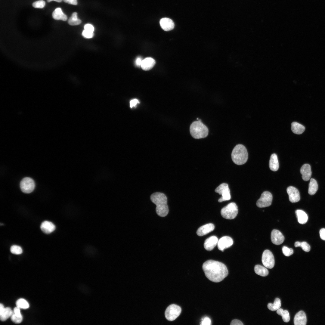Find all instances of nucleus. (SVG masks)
<instances>
[{"instance_id":"1","label":"nucleus","mask_w":325,"mask_h":325,"mask_svg":"<svg viewBox=\"0 0 325 325\" xmlns=\"http://www.w3.org/2000/svg\"><path fill=\"white\" fill-rule=\"evenodd\" d=\"M202 268L206 277L210 280L218 283L222 281L228 275L226 266L222 262L212 260L204 262Z\"/></svg>"},{"instance_id":"2","label":"nucleus","mask_w":325,"mask_h":325,"mask_svg":"<svg viewBox=\"0 0 325 325\" xmlns=\"http://www.w3.org/2000/svg\"><path fill=\"white\" fill-rule=\"evenodd\" d=\"M150 199L156 205V211L157 214L160 217L166 216L169 211L166 195L162 193L155 192L151 195Z\"/></svg>"},{"instance_id":"3","label":"nucleus","mask_w":325,"mask_h":325,"mask_svg":"<svg viewBox=\"0 0 325 325\" xmlns=\"http://www.w3.org/2000/svg\"><path fill=\"white\" fill-rule=\"evenodd\" d=\"M231 158L233 162L237 165L245 163L248 158V153L245 147L241 144L236 145L232 151Z\"/></svg>"},{"instance_id":"4","label":"nucleus","mask_w":325,"mask_h":325,"mask_svg":"<svg viewBox=\"0 0 325 325\" xmlns=\"http://www.w3.org/2000/svg\"><path fill=\"white\" fill-rule=\"evenodd\" d=\"M190 131L192 136L197 139L206 137L209 133L208 128L201 122V120L193 122L190 125Z\"/></svg>"},{"instance_id":"5","label":"nucleus","mask_w":325,"mask_h":325,"mask_svg":"<svg viewBox=\"0 0 325 325\" xmlns=\"http://www.w3.org/2000/svg\"><path fill=\"white\" fill-rule=\"evenodd\" d=\"M238 212L237 206L234 202L231 203L222 209L221 211V216L224 218L229 219L234 218Z\"/></svg>"},{"instance_id":"6","label":"nucleus","mask_w":325,"mask_h":325,"mask_svg":"<svg viewBox=\"0 0 325 325\" xmlns=\"http://www.w3.org/2000/svg\"><path fill=\"white\" fill-rule=\"evenodd\" d=\"M181 311V308L179 306L174 304L171 305L165 311L166 318L169 321H173L179 316Z\"/></svg>"},{"instance_id":"7","label":"nucleus","mask_w":325,"mask_h":325,"mask_svg":"<svg viewBox=\"0 0 325 325\" xmlns=\"http://www.w3.org/2000/svg\"><path fill=\"white\" fill-rule=\"evenodd\" d=\"M215 192L222 196L218 200L219 202L228 200L231 199L230 190L228 184L226 183H223L220 184L215 189Z\"/></svg>"},{"instance_id":"8","label":"nucleus","mask_w":325,"mask_h":325,"mask_svg":"<svg viewBox=\"0 0 325 325\" xmlns=\"http://www.w3.org/2000/svg\"><path fill=\"white\" fill-rule=\"evenodd\" d=\"M272 195L268 191L264 192L261 194L260 198L257 201L256 204L259 208H264L271 205L272 201Z\"/></svg>"},{"instance_id":"9","label":"nucleus","mask_w":325,"mask_h":325,"mask_svg":"<svg viewBox=\"0 0 325 325\" xmlns=\"http://www.w3.org/2000/svg\"><path fill=\"white\" fill-rule=\"evenodd\" d=\"M20 187L23 192L26 193H30L35 188V182L32 178L26 177L20 181Z\"/></svg>"},{"instance_id":"10","label":"nucleus","mask_w":325,"mask_h":325,"mask_svg":"<svg viewBox=\"0 0 325 325\" xmlns=\"http://www.w3.org/2000/svg\"><path fill=\"white\" fill-rule=\"evenodd\" d=\"M262 260L263 265L266 268L271 269L274 265V256L272 253L268 250H265L263 252Z\"/></svg>"},{"instance_id":"11","label":"nucleus","mask_w":325,"mask_h":325,"mask_svg":"<svg viewBox=\"0 0 325 325\" xmlns=\"http://www.w3.org/2000/svg\"><path fill=\"white\" fill-rule=\"evenodd\" d=\"M233 239L230 237L224 236L221 238L218 241L217 246L218 249L224 251V249L231 246L233 244Z\"/></svg>"},{"instance_id":"12","label":"nucleus","mask_w":325,"mask_h":325,"mask_svg":"<svg viewBox=\"0 0 325 325\" xmlns=\"http://www.w3.org/2000/svg\"><path fill=\"white\" fill-rule=\"evenodd\" d=\"M289 196V200L292 203L298 202L300 200V196L298 190L293 186H289L286 189Z\"/></svg>"},{"instance_id":"13","label":"nucleus","mask_w":325,"mask_h":325,"mask_svg":"<svg viewBox=\"0 0 325 325\" xmlns=\"http://www.w3.org/2000/svg\"><path fill=\"white\" fill-rule=\"evenodd\" d=\"M271 240L272 243L276 245L281 244L284 240V237L279 231L274 229L271 233Z\"/></svg>"},{"instance_id":"14","label":"nucleus","mask_w":325,"mask_h":325,"mask_svg":"<svg viewBox=\"0 0 325 325\" xmlns=\"http://www.w3.org/2000/svg\"><path fill=\"white\" fill-rule=\"evenodd\" d=\"M159 23L161 28L166 31L172 30L175 26L172 20L168 18H162L160 20Z\"/></svg>"},{"instance_id":"15","label":"nucleus","mask_w":325,"mask_h":325,"mask_svg":"<svg viewBox=\"0 0 325 325\" xmlns=\"http://www.w3.org/2000/svg\"><path fill=\"white\" fill-rule=\"evenodd\" d=\"M295 325H305L307 323V318L305 312L302 311L298 312L295 315L294 319Z\"/></svg>"},{"instance_id":"16","label":"nucleus","mask_w":325,"mask_h":325,"mask_svg":"<svg viewBox=\"0 0 325 325\" xmlns=\"http://www.w3.org/2000/svg\"><path fill=\"white\" fill-rule=\"evenodd\" d=\"M13 311L10 307L4 308L2 303L0 305V317L2 321H4L11 317Z\"/></svg>"},{"instance_id":"17","label":"nucleus","mask_w":325,"mask_h":325,"mask_svg":"<svg viewBox=\"0 0 325 325\" xmlns=\"http://www.w3.org/2000/svg\"><path fill=\"white\" fill-rule=\"evenodd\" d=\"M218 239L215 236H212L207 239L204 243V247L208 251L212 250L217 245Z\"/></svg>"},{"instance_id":"18","label":"nucleus","mask_w":325,"mask_h":325,"mask_svg":"<svg viewBox=\"0 0 325 325\" xmlns=\"http://www.w3.org/2000/svg\"><path fill=\"white\" fill-rule=\"evenodd\" d=\"M300 172L302 175V178L304 181L309 180L311 175V171L310 165L308 164L303 165L300 169Z\"/></svg>"},{"instance_id":"19","label":"nucleus","mask_w":325,"mask_h":325,"mask_svg":"<svg viewBox=\"0 0 325 325\" xmlns=\"http://www.w3.org/2000/svg\"><path fill=\"white\" fill-rule=\"evenodd\" d=\"M215 226L212 223H209L200 227L197 231V234L200 236H203L212 231Z\"/></svg>"},{"instance_id":"20","label":"nucleus","mask_w":325,"mask_h":325,"mask_svg":"<svg viewBox=\"0 0 325 325\" xmlns=\"http://www.w3.org/2000/svg\"><path fill=\"white\" fill-rule=\"evenodd\" d=\"M155 63L156 61L154 59L147 57L143 60L141 67L143 70L148 71L152 68Z\"/></svg>"},{"instance_id":"21","label":"nucleus","mask_w":325,"mask_h":325,"mask_svg":"<svg viewBox=\"0 0 325 325\" xmlns=\"http://www.w3.org/2000/svg\"><path fill=\"white\" fill-rule=\"evenodd\" d=\"M40 228L44 233L49 234L55 230L56 227L52 222L48 221H45L41 224Z\"/></svg>"},{"instance_id":"22","label":"nucleus","mask_w":325,"mask_h":325,"mask_svg":"<svg viewBox=\"0 0 325 325\" xmlns=\"http://www.w3.org/2000/svg\"><path fill=\"white\" fill-rule=\"evenodd\" d=\"M269 167L270 169L273 171H277L279 167L277 157L275 153L271 155L269 162Z\"/></svg>"},{"instance_id":"23","label":"nucleus","mask_w":325,"mask_h":325,"mask_svg":"<svg viewBox=\"0 0 325 325\" xmlns=\"http://www.w3.org/2000/svg\"><path fill=\"white\" fill-rule=\"evenodd\" d=\"M52 17L53 19L57 20L65 21L67 19V15L63 13L60 8H57L55 9L52 13Z\"/></svg>"},{"instance_id":"24","label":"nucleus","mask_w":325,"mask_h":325,"mask_svg":"<svg viewBox=\"0 0 325 325\" xmlns=\"http://www.w3.org/2000/svg\"><path fill=\"white\" fill-rule=\"evenodd\" d=\"M296 213L298 222L301 224H305L308 220V216L303 211L298 209L296 211Z\"/></svg>"},{"instance_id":"25","label":"nucleus","mask_w":325,"mask_h":325,"mask_svg":"<svg viewBox=\"0 0 325 325\" xmlns=\"http://www.w3.org/2000/svg\"><path fill=\"white\" fill-rule=\"evenodd\" d=\"M291 129L293 133L299 135L303 132L305 130V128L298 122H293L291 123Z\"/></svg>"},{"instance_id":"26","label":"nucleus","mask_w":325,"mask_h":325,"mask_svg":"<svg viewBox=\"0 0 325 325\" xmlns=\"http://www.w3.org/2000/svg\"><path fill=\"white\" fill-rule=\"evenodd\" d=\"M318 189V184L317 181L314 178H311L309 184L308 193L311 195L315 194Z\"/></svg>"},{"instance_id":"27","label":"nucleus","mask_w":325,"mask_h":325,"mask_svg":"<svg viewBox=\"0 0 325 325\" xmlns=\"http://www.w3.org/2000/svg\"><path fill=\"white\" fill-rule=\"evenodd\" d=\"M255 273L258 275L262 277L267 276L268 274V271L265 268L260 265H256L254 267Z\"/></svg>"},{"instance_id":"28","label":"nucleus","mask_w":325,"mask_h":325,"mask_svg":"<svg viewBox=\"0 0 325 325\" xmlns=\"http://www.w3.org/2000/svg\"><path fill=\"white\" fill-rule=\"evenodd\" d=\"M281 306V301L278 298H276L273 303H271L268 304V308L269 309L272 311L277 310L280 308Z\"/></svg>"},{"instance_id":"29","label":"nucleus","mask_w":325,"mask_h":325,"mask_svg":"<svg viewBox=\"0 0 325 325\" xmlns=\"http://www.w3.org/2000/svg\"><path fill=\"white\" fill-rule=\"evenodd\" d=\"M68 24L71 26L77 25L80 24L81 20L77 18V13L74 12L73 13L71 17L68 20Z\"/></svg>"},{"instance_id":"30","label":"nucleus","mask_w":325,"mask_h":325,"mask_svg":"<svg viewBox=\"0 0 325 325\" xmlns=\"http://www.w3.org/2000/svg\"><path fill=\"white\" fill-rule=\"evenodd\" d=\"M277 313L282 317L283 320L284 322H288L289 321V314L287 310H283L282 308H280L277 310Z\"/></svg>"},{"instance_id":"31","label":"nucleus","mask_w":325,"mask_h":325,"mask_svg":"<svg viewBox=\"0 0 325 325\" xmlns=\"http://www.w3.org/2000/svg\"><path fill=\"white\" fill-rule=\"evenodd\" d=\"M17 307L20 308L26 309L29 307V305L28 302L23 299H18L16 302Z\"/></svg>"},{"instance_id":"32","label":"nucleus","mask_w":325,"mask_h":325,"mask_svg":"<svg viewBox=\"0 0 325 325\" xmlns=\"http://www.w3.org/2000/svg\"><path fill=\"white\" fill-rule=\"evenodd\" d=\"M10 251L11 253L13 254L19 255L22 253L23 250L21 247L20 246L14 245L11 247Z\"/></svg>"},{"instance_id":"33","label":"nucleus","mask_w":325,"mask_h":325,"mask_svg":"<svg viewBox=\"0 0 325 325\" xmlns=\"http://www.w3.org/2000/svg\"><path fill=\"white\" fill-rule=\"evenodd\" d=\"M45 2L43 0H40L33 2L32 4V6L36 8H42L45 5Z\"/></svg>"},{"instance_id":"34","label":"nucleus","mask_w":325,"mask_h":325,"mask_svg":"<svg viewBox=\"0 0 325 325\" xmlns=\"http://www.w3.org/2000/svg\"><path fill=\"white\" fill-rule=\"evenodd\" d=\"M282 251L283 254L286 256H289L293 253V250L292 248H289L286 246H283L282 248Z\"/></svg>"},{"instance_id":"35","label":"nucleus","mask_w":325,"mask_h":325,"mask_svg":"<svg viewBox=\"0 0 325 325\" xmlns=\"http://www.w3.org/2000/svg\"><path fill=\"white\" fill-rule=\"evenodd\" d=\"M11 320L14 323H20L23 320L22 316L19 317L16 315L13 312L11 317Z\"/></svg>"},{"instance_id":"36","label":"nucleus","mask_w":325,"mask_h":325,"mask_svg":"<svg viewBox=\"0 0 325 325\" xmlns=\"http://www.w3.org/2000/svg\"><path fill=\"white\" fill-rule=\"evenodd\" d=\"M299 247H301L303 250L306 252H308L310 250V245L305 241L300 242Z\"/></svg>"},{"instance_id":"37","label":"nucleus","mask_w":325,"mask_h":325,"mask_svg":"<svg viewBox=\"0 0 325 325\" xmlns=\"http://www.w3.org/2000/svg\"><path fill=\"white\" fill-rule=\"evenodd\" d=\"M82 35L83 37L88 39L92 38L93 35V33L85 29H84L82 32Z\"/></svg>"},{"instance_id":"38","label":"nucleus","mask_w":325,"mask_h":325,"mask_svg":"<svg viewBox=\"0 0 325 325\" xmlns=\"http://www.w3.org/2000/svg\"><path fill=\"white\" fill-rule=\"evenodd\" d=\"M211 322L210 319L207 317H206L202 319L200 325H210L211 324Z\"/></svg>"},{"instance_id":"39","label":"nucleus","mask_w":325,"mask_h":325,"mask_svg":"<svg viewBox=\"0 0 325 325\" xmlns=\"http://www.w3.org/2000/svg\"><path fill=\"white\" fill-rule=\"evenodd\" d=\"M84 29L93 32L94 30V28L93 25L90 24H87L84 26Z\"/></svg>"},{"instance_id":"40","label":"nucleus","mask_w":325,"mask_h":325,"mask_svg":"<svg viewBox=\"0 0 325 325\" xmlns=\"http://www.w3.org/2000/svg\"><path fill=\"white\" fill-rule=\"evenodd\" d=\"M143 59L140 56L138 57L135 61V65L138 67H141L142 61Z\"/></svg>"},{"instance_id":"41","label":"nucleus","mask_w":325,"mask_h":325,"mask_svg":"<svg viewBox=\"0 0 325 325\" xmlns=\"http://www.w3.org/2000/svg\"><path fill=\"white\" fill-rule=\"evenodd\" d=\"M139 103V102L137 99H132L130 101V107L132 108L134 107H135L137 104Z\"/></svg>"},{"instance_id":"42","label":"nucleus","mask_w":325,"mask_h":325,"mask_svg":"<svg viewBox=\"0 0 325 325\" xmlns=\"http://www.w3.org/2000/svg\"><path fill=\"white\" fill-rule=\"evenodd\" d=\"M231 325H243L242 322L237 319H234L232 320L231 323Z\"/></svg>"},{"instance_id":"43","label":"nucleus","mask_w":325,"mask_h":325,"mask_svg":"<svg viewBox=\"0 0 325 325\" xmlns=\"http://www.w3.org/2000/svg\"><path fill=\"white\" fill-rule=\"evenodd\" d=\"M13 313L17 316L21 317L22 316V315L21 314L20 308L16 307L14 308Z\"/></svg>"},{"instance_id":"44","label":"nucleus","mask_w":325,"mask_h":325,"mask_svg":"<svg viewBox=\"0 0 325 325\" xmlns=\"http://www.w3.org/2000/svg\"><path fill=\"white\" fill-rule=\"evenodd\" d=\"M319 234L320 238L325 240V228L321 229L320 231Z\"/></svg>"},{"instance_id":"45","label":"nucleus","mask_w":325,"mask_h":325,"mask_svg":"<svg viewBox=\"0 0 325 325\" xmlns=\"http://www.w3.org/2000/svg\"><path fill=\"white\" fill-rule=\"evenodd\" d=\"M66 3L74 5H76L77 4V0H63Z\"/></svg>"},{"instance_id":"46","label":"nucleus","mask_w":325,"mask_h":325,"mask_svg":"<svg viewBox=\"0 0 325 325\" xmlns=\"http://www.w3.org/2000/svg\"><path fill=\"white\" fill-rule=\"evenodd\" d=\"M62 0H47V2H49L52 1H54L58 2H61Z\"/></svg>"},{"instance_id":"47","label":"nucleus","mask_w":325,"mask_h":325,"mask_svg":"<svg viewBox=\"0 0 325 325\" xmlns=\"http://www.w3.org/2000/svg\"><path fill=\"white\" fill-rule=\"evenodd\" d=\"M197 119H198V118H197Z\"/></svg>"}]
</instances>
